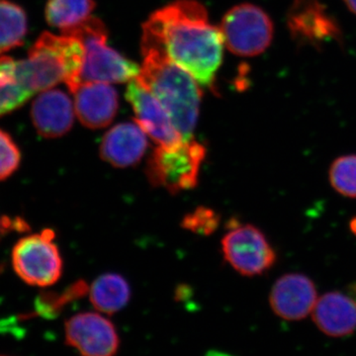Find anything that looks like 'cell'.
<instances>
[{
    "instance_id": "cell-1",
    "label": "cell",
    "mask_w": 356,
    "mask_h": 356,
    "mask_svg": "<svg viewBox=\"0 0 356 356\" xmlns=\"http://www.w3.org/2000/svg\"><path fill=\"white\" fill-rule=\"evenodd\" d=\"M143 35L161 44L170 60L196 81L212 88L225 42L200 2L177 0L159 9L143 26Z\"/></svg>"
},
{
    "instance_id": "cell-2",
    "label": "cell",
    "mask_w": 356,
    "mask_h": 356,
    "mask_svg": "<svg viewBox=\"0 0 356 356\" xmlns=\"http://www.w3.org/2000/svg\"><path fill=\"white\" fill-rule=\"evenodd\" d=\"M142 53L144 63L138 83L163 104L184 139L191 140L202 98L197 81L170 60L161 44L145 35Z\"/></svg>"
},
{
    "instance_id": "cell-3",
    "label": "cell",
    "mask_w": 356,
    "mask_h": 356,
    "mask_svg": "<svg viewBox=\"0 0 356 356\" xmlns=\"http://www.w3.org/2000/svg\"><path fill=\"white\" fill-rule=\"evenodd\" d=\"M83 58V46L79 40L44 32L30 49L28 58L17 60L18 79L34 93L60 83L70 91L79 84Z\"/></svg>"
},
{
    "instance_id": "cell-4",
    "label": "cell",
    "mask_w": 356,
    "mask_h": 356,
    "mask_svg": "<svg viewBox=\"0 0 356 356\" xmlns=\"http://www.w3.org/2000/svg\"><path fill=\"white\" fill-rule=\"evenodd\" d=\"M63 35L74 37L83 46V64L79 84L127 83L139 76L137 64L107 46L108 31L99 18L89 16L79 25L63 31Z\"/></svg>"
},
{
    "instance_id": "cell-5",
    "label": "cell",
    "mask_w": 356,
    "mask_h": 356,
    "mask_svg": "<svg viewBox=\"0 0 356 356\" xmlns=\"http://www.w3.org/2000/svg\"><path fill=\"white\" fill-rule=\"evenodd\" d=\"M206 154L205 146L193 139L159 146L147 159V179L154 187H163L172 194L191 191L197 186Z\"/></svg>"
},
{
    "instance_id": "cell-6",
    "label": "cell",
    "mask_w": 356,
    "mask_h": 356,
    "mask_svg": "<svg viewBox=\"0 0 356 356\" xmlns=\"http://www.w3.org/2000/svg\"><path fill=\"white\" fill-rule=\"evenodd\" d=\"M50 229L20 238L13 250V266L18 277L31 286L55 284L63 273V259Z\"/></svg>"
},
{
    "instance_id": "cell-7",
    "label": "cell",
    "mask_w": 356,
    "mask_h": 356,
    "mask_svg": "<svg viewBox=\"0 0 356 356\" xmlns=\"http://www.w3.org/2000/svg\"><path fill=\"white\" fill-rule=\"evenodd\" d=\"M220 29L227 48L240 57L261 55L273 39V23L268 14L250 3L229 9Z\"/></svg>"
},
{
    "instance_id": "cell-8",
    "label": "cell",
    "mask_w": 356,
    "mask_h": 356,
    "mask_svg": "<svg viewBox=\"0 0 356 356\" xmlns=\"http://www.w3.org/2000/svg\"><path fill=\"white\" fill-rule=\"evenodd\" d=\"M225 259L243 276L261 275L273 266L276 254L266 236L252 225L236 226L222 240Z\"/></svg>"
},
{
    "instance_id": "cell-9",
    "label": "cell",
    "mask_w": 356,
    "mask_h": 356,
    "mask_svg": "<svg viewBox=\"0 0 356 356\" xmlns=\"http://www.w3.org/2000/svg\"><path fill=\"white\" fill-rule=\"evenodd\" d=\"M65 341L81 356H116L120 348V337L113 323L95 312L67 318Z\"/></svg>"
},
{
    "instance_id": "cell-10",
    "label": "cell",
    "mask_w": 356,
    "mask_h": 356,
    "mask_svg": "<svg viewBox=\"0 0 356 356\" xmlns=\"http://www.w3.org/2000/svg\"><path fill=\"white\" fill-rule=\"evenodd\" d=\"M126 99L132 106L136 123L159 146H172L184 140L163 104L137 81L129 83Z\"/></svg>"
},
{
    "instance_id": "cell-11",
    "label": "cell",
    "mask_w": 356,
    "mask_h": 356,
    "mask_svg": "<svg viewBox=\"0 0 356 356\" xmlns=\"http://www.w3.org/2000/svg\"><path fill=\"white\" fill-rule=\"evenodd\" d=\"M317 290L310 278L299 273L283 275L274 283L269 296L271 309L287 321L305 318L317 303Z\"/></svg>"
},
{
    "instance_id": "cell-12",
    "label": "cell",
    "mask_w": 356,
    "mask_h": 356,
    "mask_svg": "<svg viewBox=\"0 0 356 356\" xmlns=\"http://www.w3.org/2000/svg\"><path fill=\"white\" fill-rule=\"evenodd\" d=\"M70 92L74 93L77 118L86 127H107L118 112V93L108 83H79Z\"/></svg>"
},
{
    "instance_id": "cell-13",
    "label": "cell",
    "mask_w": 356,
    "mask_h": 356,
    "mask_svg": "<svg viewBox=\"0 0 356 356\" xmlns=\"http://www.w3.org/2000/svg\"><path fill=\"white\" fill-rule=\"evenodd\" d=\"M74 105L67 93L48 89L33 102V125L42 137L56 139L70 132L74 121Z\"/></svg>"
},
{
    "instance_id": "cell-14",
    "label": "cell",
    "mask_w": 356,
    "mask_h": 356,
    "mask_svg": "<svg viewBox=\"0 0 356 356\" xmlns=\"http://www.w3.org/2000/svg\"><path fill=\"white\" fill-rule=\"evenodd\" d=\"M146 135L137 123L118 124L105 134L100 145V156L115 168L138 165L147 149Z\"/></svg>"
},
{
    "instance_id": "cell-15",
    "label": "cell",
    "mask_w": 356,
    "mask_h": 356,
    "mask_svg": "<svg viewBox=\"0 0 356 356\" xmlns=\"http://www.w3.org/2000/svg\"><path fill=\"white\" fill-rule=\"evenodd\" d=\"M312 314L318 330L327 336L343 337L356 331V302L343 293L323 295Z\"/></svg>"
},
{
    "instance_id": "cell-16",
    "label": "cell",
    "mask_w": 356,
    "mask_h": 356,
    "mask_svg": "<svg viewBox=\"0 0 356 356\" xmlns=\"http://www.w3.org/2000/svg\"><path fill=\"white\" fill-rule=\"evenodd\" d=\"M288 23L295 38L308 43L318 44L339 36L336 23L317 0H297Z\"/></svg>"
},
{
    "instance_id": "cell-17",
    "label": "cell",
    "mask_w": 356,
    "mask_h": 356,
    "mask_svg": "<svg viewBox=\"0 0 356 356\" xmlns=\"http://www.w3.org/2000/svg\"><path fill=\"white\" fill-rule=\"evenodd\" d=\"M128 281L116 273H105L91 285L89 299L100 313L113 315L125 308L131 299Z\"/></svg>"
},
{
    "instance_id": "cell-18",
    "label": "cell",
    "mask_w": 356,
    "mask_h": 356,
    "mask_svg": "<svg viewBox=\"0 0 356 356\" xmlns=\"http://www.w3.org/2000/svg\"><path fill=\"white\" fill-rule=\"evenodd\" d=\"M27 32L24 9L8 0H0V55L23 46Z\"/></svg>"
},
{
    "instance_id": "cell-19",
    "label": "cell",
    "mask_w": 356,
    "mask_h": 356,
    "mask_svg": "<svg viewBox=\"0 0 356 356\" xmlns=\"http://www.w3.org/2000/svg\"><path fill=\"white\" fill-rule=\"evenodd\" d=\"M95 7L93 0H48L44 16L49 25L63 32L88 19Z\"/></svg>"
},
{
    "instance_id": "cell-20",
    "label": "cell",
    "mask_w": 356,
    "mask_h": 356,
    "mask_svg": "<svg viewBox=\"0 0 356 356\" xmlns=\"http://www.w3.org/2000/svg\"><path fill=\"white\" fill-rule=\"evenodd\" d=\"M330 181L341 195L356 198V154L341 156L332 163Z\"/></svg>"
},
{
    "instance_id": "cell-21",
    "label": "cell",
    "mask_w": 356,
    "mask_h": 356,
    "mask_svg": "<svg viewBox=\"0 0 356 356\" xmlns=\"http://www.w3.org/2000/svg\"><path fill=\"white\" fill-rule=\"evenodd\" d=\"M19 147L11 136L0 129V181L10 177L19 168Z\"/></svg>"
},
{
    "instance_id": "cell-22",
    "label": "cell",
    "mask_w": 356,
    "mask_h": 356,
    "mask_svg": "<svg viewBox=\"0 0 356 356\" xmlns=\"http://www.w3.org/2000/svg\"><path fill=\"white\" fill-rule=\"evenodd\" d=\"M220 217L210 208L198 207L182 221V227L193 233L210 235L219 226Z\"/></svg>"
},
{
    "instance_id": "cell-23",
    "label": "cell",
    "mask_w": 356,
    "mask_h": 356,
    "mask_svg": "<svg viewBox=\"0 0 356 356\" xmlns=\"http://www.w3.org/2000/svg\"><path fill=\"white\" fill-rule=\"evenodd\" d=\"M20 81L17 74V60L7 56L0 57V91Z\"/></svg>"
},
{
    "instance_id": "cell-24",
    "label": "cell",
    "mask_w": 356,
    "mask_h": 356,
    "mask_svg": "<svg viewBox=\"0 0 356 356\" xmlns=\"http://www.w3.org/2000/svg\"><path fill=\"white\" fill-rule=\"evenodd\" d=\"M14 221H11L8 218H4V219H0V236L2 234L6 233L7 229H17V227H13V224H14Z\"/></svg>"
},
{
    "instance_id": "cell-25",
    "label": "cell",
    "mask_w": 356,
    "mask_h": 356,
    "mask_svg": "<svg viewBox=\"0 0 356 356\" xmlns=\"http://www.w3.org/2000/svg\"><path fill=\"white\" fill-rule=\"evenodd\" d=\"M344 2H346V6L348 7L351 13L356 15V0H344Z\"/></svg>"
},
{
    "instance_id": "cell-26",
    "label": "cell",
    "mask_w": 356,
    "mask_h": 356,
    "mask_svg": "<svg viewBox=\"0 0 356 356\" xmlns=\"http://www.w3.org/2000/svg\"><path fill=\"white\" fill-rule=\"evenodd\" d=\"M350 228L351 231H353V233H355L356 235V218H355V219H353V221H351Z\"/></svg>"
}]
</instances>
